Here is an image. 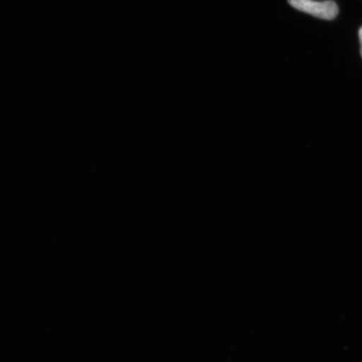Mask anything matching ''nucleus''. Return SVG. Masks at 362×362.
<instances>
[{
	"instance_id": "nucleus-1",
	"label": "nucleus",
	"mask_w": 362,
	"mask_h": 362,
	"mask_svg": "<svg viewBox=\"0 0 362 362\" xmlns=\"http://www.w3.org/2000/svg\"><path fill=\"white\" fill-rule=\"evenodd\" d=\"M288 4L298 11L310 13L323 20H333L339 13L337 4L330 0L325 2H315L312 0H288Z\"/></svg>"
},
{
	"instance_id": "nucleus-2",
	"label": "nucleus",
	"mask_w": 362,
	"mask_h": 362,
	"mask_svg": "<svg viewBox=\"0 0 362 362\" xmlns=\"http://www.w3.org/2000/svg\"><path fill=\"white\" fill-rule=\"evenodd\" d=\"M359 39H360V43H361V54L362 57V27L359 30Z\"/></svg>"
}]
</instances>
